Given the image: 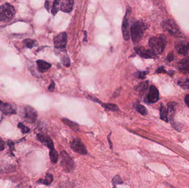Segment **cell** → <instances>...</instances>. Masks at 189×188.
Segmentation results:
<instances>
[{"label": "cell", "mask_w": 189, "mask_h": 188, "mask_svg": "<svg viewBox=\"0 0 189 188\" xmlns=\"http://www.w3.org/2000/svg\"><path fill=\"white\" fill-rule=\"evenodd\" d=\"M166 44V38L163 34L153 36L149 40V46L155 54H160L164 51Z\"/></svg>", "instance_id": "6da1fadb"}, {"label": "cell", "mask_w": 189, "mask_h": 188, "mask_svg": "<svg viewBox=\"0 0 189 188\" xmlns=\"http://www.w3.org/2000/svg\"><path fill=\"white\" fill-rule=\"evenodd\" d=\"M146 29V24L142 21H136L133 23L131 27V35L133 43H137L139 42Z\"/></svg>", "instance_id": "7a4b0ae2"}, {"label": "cell", "mask_w": 189, "mask_h": 188, "mask_svg": "<svg viewBox=\"0 0 189 188\" xmlns=\"http://www.w3.org/2000/svg\"><path fill=\"white\" fill-rule=\"evenodd\" d=\"M14 7L10 3H5L0 6V22H5L13 18L15 15Z\"/></svg>", "instance_id": "3957f363"}, {"label": "cell", "mask_w": 189, "mask_h": 188, "mask_svg": "<svg viewBox=\"0 0 189 188\" xmlns=\"http://www.w3.org/2000/svg\"><path fill=\"white\" fill-rule=\"evenodd\" d=\"M162 27L171 35L177 38H184L179 26L174 20H166L162 23Z\"/></svg>", "instance_id": "277c9868"}, {"label": "cell", "mask_w": 189, "mask_h": 188, "mask_svg": "<svg viewBox=\"0 0 189 188\" xmlns=\"http://www.w3.org/2000/svg\"><path fill=\"white\" fill-rule=\"evenodd\" d=\"M60 165L63 171L66 173L72 172L75 168V163L73 159L65 151H63L60 153Z\"/></svg>", "instance_id": "5b68a950"}, {"label": "cell", "mask_w": 189, "mask_h": 188, "mask_svg": "<svg viewBox=\"0 0 189 188\" xmlns=\"http://www.w3.org/2000/svg\"><path fill=\"white\" fill-rule=\"evenodd\" d=\"M70 147L74 152L80 155H85L87 153L86 146L80 138L74 139L70 142Z\"/></svg>", "instance_id": "8992f818"}, {"label": "cell", "mask_w": 189, "mask_h": 188, "mask_svg": "<svg viewBox=\"0 0 189 188\" xmlns=\"http://www.w3.org/2000/svg\"><path fill=\"white\" fill-rule=\"evenodd\" d=\"M131 13V7H127L126 11L125 16L123 20L122 26V30L123 36L124 39L126 41H128L129 39V16Z\"/></svg>", "instance_id": "52a82bcc"}, {"label": "cell", "mask_w": 189, "mask_h": 188, "mask_svg": "<svg viewBox=\"0 0 189 188\" xmlns=\"http://www.w3.org/2000/svg\"><path fill=\"white\" fill-rule=\"evenodd\" d=\"M68 36L65 32H61L58 34L54 38V44L56 49L64 50L66 48L68 42Z\"/></svg>", "instance_id": "ba28073f"}, {"label": "cell", "mask_w": 189, "mask_h": 188, "mask_svg": "<svg viewBox=\"0 0 189 188\" xmlns=\"http://www.w3.org/2000/svg\"><path fill=\"white\" fill-rule=\"evenodd\" d=\"M159 99V93L158 88L153 85L150 86L149 93L145 99L146 102L149 104L154 103L157 102Z\"/></svg>", "instance_id": "9c48e42d"}, {"label": "cell", "mask_w": 189, "mask_h": 188, "mask_svg": "<svg viewBox=\"0 0 189 188\" xmlns=\"http://www.w3.org/2000/svg\"><path fill=\"white\" fill-rule=\"evenodd\" d=\"M24 118L28 122L33 123L36 121L38 114L36 110L31 106H27L24 108Z\"/></svg>", "instance_id": "30bf717a"}, {"label": "cell", "mask_w": 189, "mask_h": 188, "mask_svg": "<svg viewBox=\"0 0 189 188\" xmlns=\"http://www.w3.org/2000/svg\"><path fill=\"white\" fill-rule=\"evenodd\" d=\"M136 53L144 59H155L156 55L151 50H147L143 46H137L134 48Z\"/></svg>", "instance_id": "8fae6325"}, {"label": "cell", "mask_w": 189, "mask_h": 188, "mask_svg": "<svg viewBox=\"0 0 189 188\" xmlns=\"http://www.w3.org/2000/svg\"><path fill=\"white\" fill-rule=\"evenodd\" d=\"M175 48L179 55L185 56L189 52V43L184 40L179 41L175 43Z\"/></svg>", "instance_id": "7c38bea8"}, {"label": "cell", "mask_w": 189, "mask_h": 188, "mask_svg": "<svg viewBox=\"0 0 189 188\" xmlns=\"http://www.w3.org/2000/svg\"><path fill=\"white\" fill-rule=\"evenodd\" d=\"M36 138L38 141H39L42 143H43V145H44L49 149V150L54 149V143L52 140L49 137L42 134H38L36 135Z\"/></svg>", "instance_id": "4fadbf2b"}, {"label": "cell", "mask_w": 189, "mask_h": 188, "mask_svg": "<svg viewBox=\"0 0 189 188\" xmlns=\"http://www.w3.org/2000/svg\"><path fill=\"white\" fill-rule=\"evenodd\" d=\"M178 68L183 73L189 75V57L181 60L178 64Z\"/></svg>", "instance_id": "5bb4252c"}, {"label": "cell", "mask_w": 189, "mask_h": 188, "mask_svg": "<svg viewBox=\"0 0 189 188\" xmlns=\"http://www.w3.org/2000/svg\"><path fill=\"white\" fill-rule=\"evenodd\" d=\"M0 110L6 115L16 113V110L13 108L12 106L8 103L2 102L1 100H0Z\"/></svg>", "instance_id": "9a60e30c"}, {"label": "cell", "mask_w": 189, "mask_h": 188, "mask_svg": "<svg viewBox=\"0 0 189 188\" xmlns=\"http://www.w3.org/2000/svg\"><path fill=\"white\" fill-rule=\"evenodd\" d=\"M74 2L71 0H64L60 5V10L65 13H69L73 10Z\"/></svg>", "instance_id": "2e32d148"}, {"label": "cell", "mask_w": 189, "mask_h": 188, "mask_svg": "<svg viewBox=\"0 0 189 188\" xmlns=\"http://www.w3.org/2000/svg\"><path fill=\"white\" fill-rule=\"evenodd\" d=\"M36 65L38 66V69L40 72H46L51 67L52 65L49 63H47L43 60H38L36 61Z\"/></svg>", "instance_id": "e0dca14e"}, {"label": "cell", "mask_w": 189, "mask_h": 188, "mask_svg": "<svg viewBox=\"0 0 189 188\" xmlns=\"http://www.w3.org/2000/svg\"><path fill=\"white\" fill-rule=\"evenodd\" d=\"M62 122L65 125L70 128L74 132H77L79 131V125L77 122H74L71 121L69 119H66V118L62 119Z\"/></svg>", "instance_id": "ac0fdd59"}, {"label": "cell", "mask_w": 189, "mask_h": 188, "mask_svg": "<svg viewBox=\"0 0 189 188\" xmlns=\"http://www.w3.org/2000/svg\"><path fill=\"white\" fill-rule=\"evenodd\" d=\"M160 119L165 122H168V112L165 106L161 104L160 107Z\"/></svg>", "instance_id": "d6986e66"}, {"label": "cell", "mask_w": 189, "mask_h": 188, "mask_svg": "<svg viewBox=\"0 0 189 188\" xmlns=\"http://www.w3.org/2000/svg\"><path fill=\"white\" fill-rule=\"evenodd\" d=\"M53 181V176L52 174L48 173L44 179H40L38 181V183L46 185H49L52 184Z\"/></svg>", "instance_id": "ffe728a7"}, {"label": "cell", "mask_w": 189, "mask_h": 188, "mask_svg": "<svg viewBox=\"0 0 189 188\" xmlns=\"http://www.w3.org/2000/svg\"><path fill=\"white\" fill-rule=\"evenodd\" d=\"M49 157L50 161L53 163H56L59 160V154L55 149L50 150Z\"/></svg>", "instance_id": "44dd1931"}, {"label": "cell", "mask_w": 189, "mask_h": 188, "mask_svg": "<svg viewBox=\"0 0 189 188\" xmlns=\"http://www.w3.org/2000/svg\"><path fill=\"white\" fill-rule=\"evenodd\" d=\"M23 43L24 44V45L26 46L27 48H28L29 49H32L34 47L38 45V43L35 40L27 39L24 40L23 41Z\"/></svg>", "instance_id": "7402d4cb"}, {"label": "cell", "mask_w": 189, "mask_h": 188, "mask_svg": "<svg viewBox=\"0 0 189 188\" xmlns=\"http://www.w3.org/2000/svg\"><path fill=\"white\" fill-rule=\"evenodd\" d=\"M112 183L113 184V188H116V186L117 185H121L123 183L122 179L119 175H116L113 178L112 180Z\"/></svg>", "instance_id": "603a6c76"}, {"label": "cell", "mask_w": 189, "mask_h": 188, "mask_svg": "<svg viewBox=\"0 0 189 188\" xmlns=\"http://www.w3.org/2000/svg\"><path fill=\"white\" fill-rule=\"evenodd\" d=\"M148 82L147 81L144 82L140 83L136 87V89L139 92H144L148 88Z\"/></svg>", "instance_id": "cb8c5ba5"}, {"label": "cell", "mask_w": 189, "mask_h": 188, "mask_svg": "<svg viewBox=\"0 0 189 188\" xmlns=\"http://www.w3.org/2000/svg\"><path fill=\"white\" fill-rule=\"evenodd\" d=\"M103 107H104L105 109L113 111V112H117L119 110V108L118 106H116V104H111V103H107V104H101Z\"/></svg>", "instance_id": "d4e9b609"}, {"label": "cell", "mask_w": 189, "mask_h": 188, "mask_svg": "<svg viewBox=\"0 0 189 188\" xmlns=\"http://www.w3.org/2000/svg\"><path fill=\"white\" fill-rule=\"evenodd\" d=\"M137 112L142 116H146L148 114V110L146 107L141 104H138L136 106Z\"/></svg>", "instance_id": "484cf974"}, {"label": "cell", "mask_w": 189, "mask_h": 188, "mask_svg": "<svg viewBox=\"0 0 189 188\" xmlns=\"http://www.w3.org/2000/svg\"><path fill=\"white\" fill-rule=\"evenodd\" d=\"M59 1H55L53 3L52 9V13L53 16L56 15V13L59 11Z\"/></svg>", "instance_id": "4316f807"}, {"label": "cell", "mask_w": 189, "mask_h": 188, "mask_svg": "<svg viewBox=\"0 0 189 188\" xmlns=\"http://www.w3.org/2000/svg\"><path fill=\"white\" fill-rule=\"evenodd\" d=\"M18 127L23 134H27L30 131V129L28 127H27L26 126L24 125L22 123H19L18 125Z\"/></svg>", "instance_id": "83f0119b"}, {"label": "cell", "mask_w": 189, "mask_h": 188, "mask_svg": "<svg viewBox=\"0 0 189 188\" xmlns=\"http://www.w3.org/2000/svg\"><path fill=\"white\" fill-rule=\"evenodd\" d=\"M148 73L147 71H139L135 73V76L138 77L140 79H144L146 77V75Z\"/></svg>", "instance_id": "f1b7e54d"}, {"label": "cell", "mask_w": 189, "mask_h": 188, "mask_svg": "<svg viewBox=\"0 0 189 188\" xmlns=\"http://www.w3.org/2000/svg\"><path fill=\"white\" fill-rule=\"evenodd\" d=\"M61 62L63 63V65H64L66 67H69L70 65V61L69 57L67 56L63 57L61 59Z\"/></svg>", "instance_id": "f546056e"}, {"label": "cell", "mask_w": 189, "mask_h": 188, "mask_svg": "<svg viewBox=\"0 0 189 188\" xmlns=\"http://www.w3.org/2000/svg\"><path fill=\"white\" fill-rule=\"evenodd\" d=\"M166 59H167V60H168L169 62L173 61L174 59V54H173V53H169V54H168V55L167 56Z\"/></svg>", "instance_id": "4dcf8cb0"}, {"label": "cell", "mask_w": 189, "mask_h": 188, "mask_svg": "<svg viewBox=\"0 0 189 188\" xmlns=\"http://www.w3.org/2000/svg\"><path fill=\"white\" fill-rule=\"evenodd\" d=\"M55 83H54V82L53 81H52L51 83H50V86H49V87H48V90H49V91L52 92V91H53L54 90V89H55Z\"/></svg>", "instance_id": "1f68e13d"}, {"label": "cell", "mask_w": 189, "mask_h": 188, "mask_svg": "<svg viewBox=\"0 0 189 188\" xmlns=\"http://www.w3.org/2000/svg\"><path fill=\"white\" fill-rule=\"evenodd\" d=\"M156 73H168L165 71V69H164V67L162 66L158 68V69H156Z\"/></svg>", "instance_id": "d6a6232c"}, {"label": "cell", "mask_w": 189, "mask_h": 188, "mask_svg": "<svg viewBox=\"0 0 189 188\" xmlns=\"http://www.w3.org/2000/svg\"><path fill=\"white\" fill-rule=\"evenodd\" d=\"M5 149V142L0 137V151H2Z\"/></svg>", "instance_id": "836d02e7"}, {"label": "cell", "mask_w": 189, "mask_h": 188, "mask_svg": "<svg viewBox=\"0 0 189 188\" xmlns=\"http://www.w3.org/2000/svg\"><path fill=\"white\" fill-rule=\"evenodd\" d=\"M111 132H110V134H109V135L108 136H107V140H108V142L109 143V147H110V149H112V142H111V140H110V137H111Z\"/></svg>", "instance_id": "e575fe53"}, {"label": "cell", "mask_w": 189, "mask_h": 188, "mask_svg": "<svg viewBox=\"0 0 189 188\" xmlns=\"http://www.w3.org/2000/svg\"><path fill=\"white\" fill-rule=\"evenodd\" d=\"M45 7L46 8V10L48 11H49L50 8V2L49 1H46L45 2Z\"/></svg>", "instance_id": "d590c367"}, {"label": "cell", "mask_w": 189, "mask_h": 188, "mask_svg": "<svg viewBox=\"0 0 189 188\" xmlns=\"http://www.w3.org/2000/svg\"><path fill=\"white\" fill-rule=\"evenodd\" d=\"M185 102L187 106H189V95H186L185 98Z\"/></svg>", "instance_id": "8d00e7d4"}, {"label": "cell", "mask_w": 189, "mask_h": 188, "mask_svg": "<svg viewBox=\"0 0 189 188\" xmlns=\"http://www.w3.org/2000/svg\"></svg>", "instance_id": "74e56055"}]
</instances>
